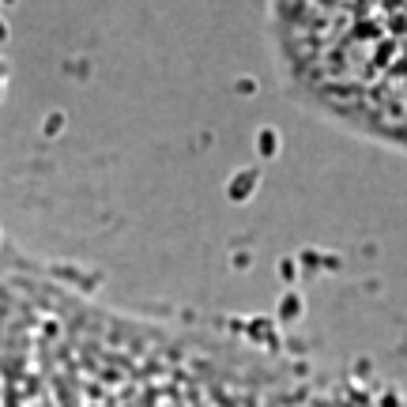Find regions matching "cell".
<instances>
[{"label": "cell", "mask_w": 407, "mask_h": 407, "mask_svg": "<svg viewBox=\"0 0 407 407\" xmlns=\"http://www.w3.org/2000/svg\"><path fill=\"white\" fill-rule=\"evenodd\" d=\"M61 328L42 362L57 407H328L302 385L257 377L128 328Z\"/></svg>", "instance_id": "6da1fadb"}, {"label": "cell", "mask_w": 407, "mask_h": 407, "mask_svg": "<svg viewBox=\"0 0 407 407\" xmlns=\"http://www.w3.org/2000/svg\"><path fill=\"white\" fill-rule=\"evenodd\" d=\"M283 57L332 113L407 148V0H279Z\"/></svg>", "instance_id": "7a4b0ae2"}]
</instances>
